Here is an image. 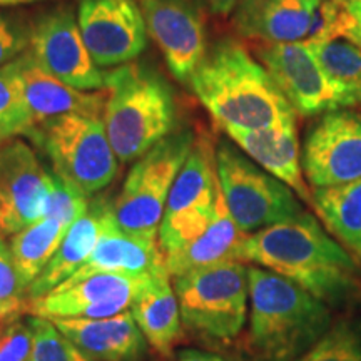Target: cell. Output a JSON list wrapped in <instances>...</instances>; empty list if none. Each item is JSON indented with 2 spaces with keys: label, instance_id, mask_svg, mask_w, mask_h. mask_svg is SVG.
Listing matches in <instances>:
<instances>
[{
  "label": "cell",
  "instance_id": "obj_37",
  "mask_svg": "<svg viewBox=\"0 0 361 361\" xmlns=\"http://www.w3.org/2000/svg\"><path fill=\"white\" fill-rule=\"evenodd\" d=\"M25 300H7L0 301V322L12 319L20 313H24Z\"/></svg>",
  "mask_w": 361,
  "mask_h": 361
},
{
  "label": "cell",
  "instance_id": "obj_6",
  "mask_svg": "<svg viewBox=\"0 0 361 361\" xmlns=\"http://www.w3.org/2000/svg\"><path fill=\"white\" fill-rule=\"evenodd\" d=\"M25 137L44 152L57 178L87 197L97 196L119 173L102 116L54 117L30 129Z\"/></svg>",
  "mask_w": 361,
  "mask_h": 361
},
{
  "label": "cell",
  "instance_id": "obj_16",
  "mask_svg": "<svg viewBox=\"0 0 361 361\" xmlns=\"http://www.w3.org/2000/svg\"><path fill=\"white\" fill-rule=\"evenodd\" d=\"M147 273H102L72 284H61L47 295L25 300L27 314L40 318H90L102 319L130 308L135 293Z\"/></svg>",
  "mask_w": 361,
  "mask_h": 361
},
{
  "label": "cell",
  "instance_id": "obj_38",
  "mask_svg": "<svg viewBox=\"0 0 361 361\" xmlns=\"http://www.w3.org/2000/svg\"><path fill=\"white\" fill-rule=\"evenodd\" d=\"M206 2L211 11L218 13V16H229V13L236 11L245 0H206Z\"/></svg>",
  "mask_w": 361,
  "mask_h": 361
},
{
  "label": "cell",
  "instance_id": "obj_27",
  "mask_svg": "<svg viewBox=\"0 0 361 361\" xmlns=\"http://www.w3.org/2000/svg\"><path fill=\"white\" fill-rule=\"evenodd\" d=\"M34 128L24 82L16 61L0 66V137H20Z\"/></svg>",
  "mask_w": 361,
  "mask_h": 361
},
{
  "label": "cell",
  "instance_id": "obj_26",
  "mask_svg": "<svg viewBox=\"0 0 361 361\" xmlns=\"http://www.w3.org/2000/svg\"><path fill=\"white\" fill-rule=\"evenodd\" d=\"M69 228L59 219L42 218L11 238L8 247L25 291L56 255Z\"/></svg>",
  "mask_w": 361,
  "mask_h": 361
},
{
  "label": "cell",
  "instance_id": "obj_30",
  "mask_svg": "<svg viewBox=\"0 0 361 361\" xmlns=\"http://www.w3.org/2000/svg\"><path fill=\"white\" fill-rule=\"evenodd\" d=\"M34 331V346L29 361H97L72 343L52 319L27 316Z\"/></svg>",
  "mask_w": 361,
  "mask_h": 361
},
{
  "label": "cell",
  "instance_id": "obj_41",
  "mask_svg": "<svg viewBox=\"0 0 361 361\" xmlns=\"http://www.w3.org/2000/svg\"><path fill=\"white\" fill-rule=\"evenodd\" d=\"M350 40H353V42L358 45V47L361 49V29H360V25L356 27V29L353 30V32L350 34V37H348Z\"/></svg>",
  "mask_w": 361,
  "mask_h": 361
},
{
  "label": "cell",
  "instance_id": "obj_35",
  "mask_svg": "<svg viewBox=\"0 0 361 361\" xmlns=\"http://www.w3.org/2000/svg\"><path fill=\"white\" fill-rule=\"evenodd\" d=\"M4 239L0 236V301L25 300V288L13 264L11 247Z\"/></svg>",
  "mask_w": 361,
  "mask_h": 361
},
{
  "label": "cell",
  "instance_id": "obj_12",
  "mask_svg": "<svg viewBox=\"0 0 361 361\" xmlns=\"http://www.w3.org/2000/svg\"><path fill=\"white\" fill-rule=\"evenodd\" d=\"M49 74L79 90H104L107 72L96 66L85 47L75 13L59 7L44 13L30 25L29 49Z\"/></svg>",
  "mask_w": 361,
  "mask_h": 361
},
{
  "label": "cell",
  "instance_id": "obj_39",
  "mask_svg": "<svg viewBox=\"0 0 361 361\" xmlns=\"http://www.w3.org/2000/svg\"><path fill=\"white\" fill-rule=\"evenodd\" d=\"M348 8L361 29V0H348Z\"/></svg>",
  "mask_w": 361,
  "mask_h": 361
},
{
  "label": "cell",
  "instance_id": "obj_22",
  "mask_svg": "<svg viewBox=\"0 0 361 361\" xmlns=\"http://www.w3.org/2000/svg\"><path fill=\"white\" fill-rule=\"evenodd\" d=\"M111 213L112 202L107 201V197L96 196L90 201L87 213L80 216L67 229L66 238L62 239L56 255L42 273L35 278V281L27 288L25 300H34L56 290L59 284L69 279L89 259V256L96 250Z\"/></svg>",
  "mask_w": 361,
  "mask_h": 361
},
{
  "label": "cell",
  "instance_id": "obj_11",
  "mask_svg": "<svg viewBox=\"0 0 361 361\" xmlns=\"http://www.w3.org/2000/svg\"><path fill=\"white\" fill-rule=\"evenodd\" d=\"M52 171L20 137L0 142V236L12 238L45 218Z\"/></svg>",
  "mask_w": 361,
  "mask_h": 361
},
{
  "label": "cell",
  "instance_id": "obj_17",
  "mask_svg": "<svg viewBox=\"0 0 361 361\" xmlns=\"http://www.w3.org/2000/svg\"><path fill=\"white\" fill-rule=\"evenodd\" d=\"M135 323L146 336L149 348L161 358H169L183 343L184 331L173 278L162 261L149 271L130 303Z\"/></svg>",
  "mask_w": 361,
  "mask_h": 361
},
{
  "label": "cell",
  "instance_id": "obj_19",
  "mask_svg": "<svg viewBox=\"0 0 361 361\" xmlns=\"http://www.w3.org/2000/svg\"><path fill=\"white\" fill-rule=\"evenodd\" d=\"M78 348L97 361H146L149 343L130 311L111 318L52 319Z\"/></svg>",
  "mask_w": 361,
  "mask_h": 361
},
{
  "label": "cell",
  "instance_id": "obj_5",
  "mask_svg": "<svg viewBox=\"0 0 361 361\" xmlns=\"http://www.w3.org/2000/svg\"><path fill=\"white\" fill-rule=\"evenodd\" d=\"M243 261L207 266L173 278L184 331L209 346L236 345L250 313V276Z\"/></svg>",
  "mask_w": 361,
  "mask_h": 361
},
{
  "label": "cell",
  "instance_id": "obj_14",
  "mask_svg": "<svg viewBox=\"0 0 361 361\" xmlns=\"http://www.w3.org/2000/svg\"><path fill=\"white\" fill-rule=\"evenodd\" d=\"M78 24L101 69L129 64L147 47V27L137 0H80Z\"/></svg>",
  "mask_w": 361,
  "mask_h": 361
},
{
  "label": "cell",
  "instance_id": "obj_44",
  "mask_svg": "<svg viewBox=\"0 0 361 361\" xmlns=\"http://www.w3.org/2000/svg\"><path fill=\"white\" fill-rule=\"evenodd\" d=\"M0 333H2V328H0Z\"/></svg>",
  "mask_w": 361,
  "mask_h": 361
},
{
  "label": "cell",
  "instance_id": "obj_43",
  "mask_svg": "<svg viewBox=\"0 0 361 361\" xmlns=\"http://www.w3.org/2000/svg\"><path fill=\"white\" fill-rule=\"evenodd\" d=\"M2 141H4V139H2V137H0V142H2Z\"/></svg>",
  "mask_w": 361,
  "mask_h": 361
},
{
  "label": "cell",
  "instance_id": "obj_32",
  "mask_svg": "<svg viewBox=\"0 0 361 361\" xmlns=\"http://www.w3.org/2000/svg\"><path fill=\"white\" fill-rule=\"evenodd\" d=\"M89 200L90 197L84 196L82 192L52 173L51 194H49L45 218L59 219L67 226H72L80 216L87 213L90 204Z\"/></svg>",
  "mask_w": 361,
  "mask_h": 361
},
{
  "label": "cell",
  "instance_id": "obj_28",
  "mask_svg": "<svg viewBox=\"0 0 361 361\" xmlns=\"http://www.w3.org/2000/svg\"><path fill=\"white\" fill-rule=\"evenodd\" d=\"M296 361H361V314L341 313L326 335Z\"/></svg>",
  "mask_w": 361,
  "mask_h": 361
},
{
  "label": "cell",
  "instance_id": "obj_20",
  "mask_svg": "<svg viewBox=\"0 0 361 361\" xmlns=\"http://www.w3.org/2000/svg\"><path fill=\"white\" fill-rule=\"evenodd\" d=\"M17 64L34 128L54 117L67 114H104L107 101L106 89L79 90L71 87L40 67L29 51L17 57Z\"/></svg>",
  "mask_w": 361,
  "mask_h": 361
},
{
  "label": "cell",
  "instance_id": "obj_1",
  "mask_svg": "<svg viewBox=\"0 0 361 361\" xmlns=\"http://www.w3.org/2000/svg\"><path fill=\"white\" fill-rule=\"evenodd\" d=\"M241 261L291 279L333 313H350L361 305L360 263L306 211L247 234Z\"/></svg>",
  "mask_w": 361,
  "mask_h": 361
},
{
  "label": "cell",
  "instance_id": "obj_24",
  "mask_svg": "<svg viewBox=\"0 0 361 361\" xmlns=\"http://www.w3.org/2000/svg\"><path fill=\"white\" fill-rule=\"evenodd\" d=\"M246 236L247 234L234 223L224 202L223 192L219 191L218 209L206 231L180 250L166 255V269L171 278H176L207 266L241 261V247Z\"/></svg>",
  "mask_w": 361,
  "mask_h": 361
},
{
  "label": "cell",
  "instance_id": "obj_45",
  "mask_svg": "<svg viewBox=\"0 0 361 361\" xmlns=\"http://www.w3.org/2000/svg\"><path fill=\"white\" fill-rule=\"evenodd\" d=\"M345 2H348V0H345Z\"/></svg>",
  "mask_w": 361,
  "mask_h": 361
},
{
  "label": "cell",
  "instance_id": "obj_23",
  "mask_svg": "<svg viewBox=\"0 0 361 361\" xmlns=\"http://www.w3.org/2000/svg\"><path fill=\"white\" fill-rule=\"evenodd\" d=\"M164 261L159 245H149L141 239L124 233L111 213L104 226L99 243L89 259L62 284L82 281L85 278L102 273H124L139 274L149 273ZM61 286V284H59Z\"/></svg>",
  "mask_w": 361,
  "mask_h": 361
},
{
  "label": "cell",
  "instance_id": "obj_25",
  "mask_svg": "<svg viewBox=\"0 0 361 361\" xmlns=\"http://www.w3.org/2000/svg\"><path fill=\"white\" fill-rule=\"evenodd\" d=\"M313 191V207L324 228L361 264V179Z\"/></svg>",
  "mask_w": 361,
  "mask_h": 361
},
{
  "label": "cell",
  "instance_id": "obj_9",
  "mask_svg": "<svg viewBox=\"0 0 361 361\" xmlns=\"http://www.w3.org/2000/svg\"><path fill=\"white\" fill-rule=\"evenodd\" d=\"M216 146L207 134H197L186 162L176 178L159 226L157 245L162 256L201 236L213 221L219 200Z\"/></svg>",
  "mask_w": 361,
  "mask_h": 361
},
{
  "label": "cell",
  "instance_id": "obj_31",
  "mask_svg": "<svg viewBox=\"0 0 361 361\" xmlns=\"http://www.w3.org/2000/svg\"><path fill=\"white\" fill-rule=\"evenodd\" d=\"M358 27V22L351 16L348 2L345 0H322L314 8L313 24L306 37V42L318 40L350 37V34Z\"/></svg>",
  "mask_w": 361,
  "mask_h": 361
},
{
  "label": "cell",
  "instance_id": "obj_21",
  "mask_svg": "<svg viewBox=\"0 0 361 361\" xmlns=\"http://www.w3.org/2000/svg\"><path fill=\"white\" fill-rule=\"evenodd\" d=\"M316 6L313 0H245L233 12V25L239 35L263 44L303 42Z\"/></svg>",
  "mask_w": 361,
  "mask_h": 361
},
{
  "label": "cell",
  "instance_id": "obj_42",
  "mask_svg": "<svg viewBox=\"0 0 361 361\" xmlns=\"http://www.w3.org/2000/svg\"><path fill=\"white\" fill-rule=\"evenodd\" d=\"M313 2H314V4H319V2H322V0H313Z\"/></svg>",
  "mask_w": 361,
  "mask_h": 361
},
{
  "label": "cell",
  "instance_id": "obj_8",
  "mask_svg": "<svg viewBox=\"0 0 361 361\" xmlns=\"http://www.w3.org/2000/svg\"><path fill=\"white\" fill-rule=\"evenodd\" d=\"M214 157L224 202L245 234L305 213L296 192L256 164L229 137L216 142Z\"/></svg>",
  "mask_w": 361,
  "mask_h": 361
},
{
  "label": "cell",
  "instance_id": "obj_2",
  "mask_svg": "<svg viewBox=\"0 0 361 361\" xmlns=\"http://www.w3.org/2000/svg\"><path fill=\"white\" fill-rule=\"evenodd\" d=\"M189 85L221 129L256 130L296 123V111L269 72L238 40L214 44Z\"/></svg>",
  "mask_w": 361,
  "mask_h": 361
},
{
  "label": "cell",
  "instance_id": "obj_10",
  "mask_svg": "<svg viewBox=\"0 0 361 361\" xmlns=\"http://www.w3.org/2000/svg\"><path fill=\"white\" fill-rule=\"evenodd\" d=\"M256 56L296 114L316 116L361 104L356 90L336 82L323 71L305 40L261 44Z\"/></svg>",
  "mask_w": 361,
  "mask_h": 361
},
{
  "label": "cell",
  "instance_id": "obj_29",
  "mask_svg": "<svg viewBox=\"0 0 361 361\" xmlns=\"http://www.w3.org/2000/svg\"><path fill=\"white\" fill-rule=\"evenodd\" d=\"M306 44L329 78L361 96V49L353 40L338 37Z\"/></svg>",
  "mask_w": 361,
  "mask_h": 361
},
{
  "label": "cell",
  "instance_id": "obj_4",
  "mask_svg": "<svg viewBox=\"0 0 361 361\" xmlns=\"http://www.w3.org/2000/svg\"><path fill=\"white\" fill-rule=\"evenodd\" d=\"M102 121L121 164H133L168 137L178 124V107L168 80L151 67L129 62L107 72Z\"/></svg>",
  "mask_w": 361,
  "mask_h": 361
},
{
  "label": "cell",
  "instance_id": "obj_13",
  "mask_svg": "<svg viewBox=\"0 0 361 361\" xmlns=\"http://www.w3.org/2000/svg\"><path fill=\"white\" fill-rule=\"evenodd\" d=\"M301 161L311 189L343 186L361 179L360 112H324L308 130Z\"/></svg>",
  "mask_w": 361,
  "mask_h": 361
},
{
  "label": "cell",
  "instance_id": "obj_3",
  "mask_svg": "<svg viewBox=\"0 0 361 361\" xmlns=\"http://www.w3.org/2000/svg\"><path fill=\"white\" fill-rule=\"evenodd\" d=\"M247 329L239 338L246 361H296L335 322V313L300 284L250 266Z\"/></svg>",
  "mask_w": 361,
  "mask_h": 361
},
{
  "label": "cell",
  "instance_id": "obj_18",
  "mask_svg": "<svg viewBox=\"0 0 361 361\" xmlns=\"http://www.w3.org/2000/svg\"><path fill=\"white\" fill-rule=\"evenodd\" d=\"M223 130L256 164L291 188L301 201L313 206V191L306 184L296 123L269 129L223 128Z\"/></svg>",
  "mask_w": 361,
  "mask_h": 361
},
{
  "label": "cell",
  "instance_id": "obj_36",
  "mask_svg": "<svg viewBox=\"0 0 361 361\" xmlns=\"http://www.w3.org/2000/svg\"><path fill=\"white\" fill-rule=\"evenodd\" d=\"M164 361H231L226 356L216 353L211 350H200V348H180L176 350L169 358Z\"/></svg>",
  "mask_w": 361,
  "mask_h": 361
},
{
  "label": "cell",
  "instance_id": "obj_33",
  "mask_svg": "<svg viewBox=\"0 0 361 361\" xmlns=\"http://www.w3.org/2000/svg\"><path fill=\"white\" fill-rule=\"evenodd\" d=\"M34 346V331L27 318L11 319L0 333V361H29Z\"/></svg>",
  "mask_w": 361,
  "mask_h": 361
},
{
  "label": "cell",
  "instance_id": "obj_34",
  "mask_svg": "<svg viewBox=\"0 0 361 361\" xmlns=\"http://www.w3.org/2000/svg\"><path fill=\"white\" fill-rule=\"evenodd\" d=\"M30 25L19 17L0 12V66L16 61L29 49Z\"/></svg>",
  "mask_w": 361,
  "mask_h": 361
},
{
  "label": "cell",
  "instance_id": "obj_40",
  "mask_svg": "<svg viewBox=\"0 0 361 361\" xmlns=\"http://www.w3.org/2000/svg\"><path fill=\"white\" fill-rule=\"evenodd\" d=\"M40 2V0H0V7H16V6H25V4Z\"/></svg>",
  "mask_w": 361,
  "mask_h": 361
},
{
  "label": "cell",
  "instance_id": "obj_15",
  "mask_svg": "<svg viewBox=\"0 0 361 361\" xmlns=\"http://www.w3.org/2000/svg\"><path fill=\"white\" fill-rule=\"evenodd\" d=\"M149 37L180 82L189 84L207 54L206 16L200 0H137Z\"/></svg>",
  "mask_w": 361,
  "mask_h": 361
},
{
  "label": "cell",
  "instance_id": "obj_7",
  "mask_svg": "<svg viewBox=\"0 0 361 361\" xmlns=\"http://www.w3.org/2000/svg\"><path fill=\"white\" fill-rule=\"evenodd\" d=\"M191 129H176L133 162L112 201L117 226L133 238L157 245L169 192L196 141Z\"/></svg>",
  "mask_w": 361,
  "mask_h": 361
}]
</instances>
